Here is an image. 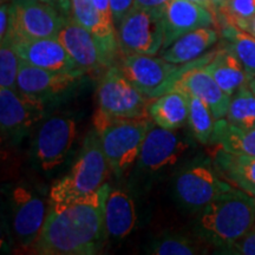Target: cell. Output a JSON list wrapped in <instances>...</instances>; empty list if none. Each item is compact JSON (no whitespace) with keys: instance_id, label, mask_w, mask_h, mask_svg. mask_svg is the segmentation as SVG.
Instances as JSON below:
<instances>
[{"instance_id":"obj_7","label":"cell","mask_w":255,"mask_h":255,"mask_svg":"<svg viewBox=\"0 0 255 255\" xmlns=\"http://www.w3.org/2000/svg\"><path fill=\"white\" fill-rule=\"evenodd\" d=\"M121 56H155L163 46L162 11L135 7L116 27Z\"/></svg>"},{"instance_id":"obj_16","label":"cell","mask_w":255,"mask_h":255,"mask_svg":"<svg viewBox=\"0 0 255 255\" xmlns=\"http://www.w3.org/2000/svg\"><path fill=\"white\" fill-rule=\"evenodd\" d=\"M189 148L175 130L154 127L146 133L138 156V165L148 171H158L173 165Z\"/></svg>"},{"instance_id":"obj_31","label":"cell","mask_w":255,"mask_h":255,"mask_svg":"<svg viewBox=\"0 0 255 255\" xmlns=\"http://www.w3.org/2000/svg\"><path fill=\"white\" fill-rule=\"evenodd\" d=\"M255 14V0H229L227 7L216 17V24L223 27L227 24H237Z\"/></svg>"},{"instance_id":"obj_25","label":"cell","mask_w":255,"mask_h":255,"mask_svg":"<svg viewBox=\"0 0 255 255\" xmlns=\"http://www.w3.org/2000/svg\"><path fill=\"white\" fill-rule=\"evenodd\" d=\"M234 154L255 156V129L244 130L226 119L216 121L210 142Z\"/></svg>"},{"instance_id":"obj_14","label":"cell","mask_w":255,"mask_h":255,"mask_svg":"<svg viewBox=\"0 0 255 255\" xmlns=\"http://www.w3.org/2000/svg\"><path fill=\"white\" fill-rule=\"evenodd\" d=\"M162 19L164 30L162 50L167 49L188 32L216 25L213 12L191 0H170L162 9Z\"/></svg>"},{"instance_id":"obj_37","label":"cell","mask_w":255,"mask_h":255,"mask_svg":"<svg viewBox=\"0 0 255 255\" xmlns=\"http://www.w3.org/2000/svg\"><path fill=\"white\" fill-rule=\"evenodd\" d=\"M94 4L98 12L107 19V20L113 21V15H111V8H110V0H94Z\"/></svg>"},{"instance_id":"obj_41","label":"cell","mask_w":255,"mask_h":255,"mask_svg":"<svg viewBox=\"0 0 255 255\" xmlns=\"http://www.w3.org/2000/svg\"><path fill=\"white\" fill-rule=\"evenodd\" d=\"M250 87H251V89H252V90H253V92L255 94V77L252 78L251 81H250Z\"/></svg>"},{"instance_id":"obj_30","label":"cell","mask_w":255,"mask_h":255,"mask_svg":"<svg viewBox=\"0 0 255 255\" xmlns=\"http://www.w3.org/2000/svg\"><path fill=\"white\" fill-rule=\"evenodd\" d=\"M20 58L15 52L13 39L5 37L0 44V88L17 89Z\"/></svg>"},{"instance_id":"obj_12","label":"cell","mask_w":255,"mask_h":255,"mask_svg":"<svg viewBox=\"0 0 255 255\" xmlns=\"http://www.w3.org/2000/svg\"><path fill=\"white\" fill-rule=\"evenodd\" d=\"M46 203L27 188L18 186L12 193V229L23 248H32L45 223Z\"/></svg>"},{"instance_id":"obj_35","label":"cell","mask_w":255,"mask_h":255,"mask_svg":"<svg viewBox=\"0 0 255 255\" xmlns=\"http://www.w3.org/2000/svg\"><path fill=\"white\" fill-rule=\"evenodd\" d=\"M170 0H135V7L162 11Z\"/></svg>"},{"instance_id":"obj_19","label":"cell","mask_w":255,"mask_h":255,"mask_svg":"<svg viewBox=\"0 0 255 255\" xmlns=\"http://www.w3.org/2000/svg\"><path fill=\"white\" fill-rule=\"evenodd\" d=\"M175 90H183L207 104L216 121L227 116L232 96L226 94L205 66L191 69L182 76Z\"/></svg>"},{"instance_id":"obj_17","label":"cell","mask_w":255,"mask_h":255,"mask_svg":"<svg viewBox=\"0 0 255 255\" xmlns=\"http://www.w3.org/2000/svg\"><path fill=\"white\" fill-rule=\"evenodd\" d=\"M13 46L19 58L38 68L84 73L57 38L13 39Z\"/></svg>"},{"instance_id":"obj_9","label":"cell","mask_w":255,"mask_h":255,"mask_svg":"<svg viewBox=\"0 0 255 255\" xmlns=\"http://www.w3.org/2000/svg\"><path fill=\"white\" fill-rule=\"evenodd\" d=\"M233 188L209 161L194 162L183 168L175 180L177 199L190 208H203Z\"/></svg>"},{"instance_id":"obj_22","label":"cell","mask_w":255,"mask_h":255,"mask_svg":"<svg viewBox=\"0 0 255 255\" xmlns=\"http://www.w3.org/2000/svg\"><path fill=\"white\" fill-rule=\"evenodd\" d=\"M104 219L108 238L115 240L127 238L136 225V209L131 196L122 189L110 188L105 201Z\"/></svg>"},{"instance_id":"obj_20","label":"cell","mask_w":255,"mask_h":255,"mask_svg":"<svg viewBox=\"0 0 255 255\" xmlns=\"http://www.w3.org/2000/svg\"><path fill=\"white\" fill-rule=\"evenodd\" d=\"M213 165L223 180L255 197V156L234 154L218 146Z\"/></svg>"},{"instance_id":"obj_27","label":"cell","mask_w":255,"mask_h":255,"mask_svg":"<svg viewBox=\"0 0 255 255\" xmlns=\"http://www.w3.org/2000/svg\"><path fill=\"white\" fill-rule=\"evenodd\" d=\"M222 38L239 57L251 79L255 77V38L234 24H227L221 30Z\"/></svg>"},{"instance_id":"obj_11","label":"cell","mask_w":255,"mask_h":255,"mask_svg":"<svg viewBox=\"0 0 255 255\" xmlns=\"http://www.w3.org/2000/svg\"><path fill=\"white\" fill-rule=\"evenodd\" d=\"M77 135V126L71 117L57 115L41 124L33 142V156L43 170L60 165L71 150Z\"/></svg>"},{"instance_id":"obj_8","label":"cell","mask_w":255,"mask_h":255,"mask_svg":"<svg viewBox=\"0 0 255 255\" xmlns=\"http://www.w3.org/2000/svg\"><path fill=\"white\" fill-rule=\"evenodd\" d=\"M8 1L11 4L12 26L7 37L12 39L57 38L68 18L52 5L41 0Z\"/></svg>"},{"instance_id":"obj_34","label":"cell","mask_w":255,"mask_h":255,"mask_svg":"<svg viewBox=\"0 0 255 255\" xmlns=\"http://www.w3.org/2000/svg\"><path fill=\"white\" fill-rule=\"evenodd\" d=\"M12 26L11 4L8 0H1L0 6V39L7 37Z\"/></svg>"},{"instance_id":"obj_26","label":"cell","mask_w":255,"mask_h":255,"mask_svg":"<svg viewBox=\"0 0 255 255\" xmlns=\"http://www.w3.org/2000/svg\"><path fill=\"white\" fill-rule=\"evenodd\" d=\"M226 120L240 129H255V94L250 83L242 85L232 96Z\"/></svg>"},{"instance_id":"obj_2","label":"cell","mask_w":255,"mask_h":255,"mask_svg":"<svg viewBox=\"0 0 255 255\" xmlns=\"http://www.w3.org/2000/svg\"><path fill=\"white\" fill-rule=\"evenodd\" d=\"M255 225V197L233 188L203 207L196 229L201 238L221 253L247 234Z\"/></svg>"},{"instance_id":"obj_38","label":"cell","mask_w":255,"mask_h":255,"mask_svg":"<svg viewBox=\"0 0 255 255\" xmlns=\"http://www.w3.org/2000/svg\"><path fill=\"white\" fill-rule=\"evenodd\" d=\"M235 25H237L240 30L247 32L248 34H251V36H253L255 38V14L252 15L251 18L239 21V23Z\"/></svg>"},{"instance_id":"obj_36","label":"cell","mask_w":255,"mask_h":255,"mask_svg":"<svg viewBox=\"0 0 255 255\" xmlns=\"http://www.w3.org/2000/svg\"><path fill=\"white\" fill-rule=\"evenodd\" d=\"M41 1H45L47 4L52 5L65 17H71L72 15L71 0H41Z\"/></svg>"},{"instance_id":"obj_33","label":"cell","mask_w":255,"mask_h":255,"mask_svg":"<svg viewBox=\"0 0 255 255\" xmlns=\"http://www.w3.org/2000/svg\"><path fill=\"white\" fill-rule=\"evenodd\" d=\"M133 5L135 0H110L111 15H113L115 27L119 26L124 17L131 11Z\"/></svg>"},{"instance_id":"obj_5","label":"cell","mask_w":255,"mask_h":255,"mask_svg":"<svg viewBox=\"0 0 255 255\" xmlns=\"http://www.w3.org/2000/svg\"><path fill=\"white\" fill-rule=\"evenodd\" d=\"M209 51L200 58L184 64H174L149 55L121 56L120 69L135 87L150 100L173 91L178 81L191 69L206 66L215 55Z\"/></svg>"},{"instance_id":"obj_13","label":"cell","mask_w":255,"mask_h":255,"mask_svg":"<svg viewBox=\"0 0 255 255\" xmlns=\"http://www.w3.org/2000/svg\"><path fill=\"white\" fill-rule=\"evenodd\" d=\"M84 73L53 71L20 59L17 77V90L31 97L49 102L62 95L79 81Z\"/></svg>"},{"instance_id":"obj_40","label":"cell","mask_w":255,"mask_h":255,"mask_svg":"<svg viewBox=\"0 0 255 255\" xmlns=\"http://www.w3.org/2000/svg\"><path fill=\"white\" fill-rule=\"evenodd\" d=\"M191 1H195V2H197V4L205 6L206 8H208L209 11H212L213 14H214V7H213L212 0H191Z\"/></svg>"},{"instance_id":"obj_28","label":"cell","mask_w":255,"mask_h":255,"mask_svg":"<svg viewBox=\"0 0 255 255\" xmlns=\"http://www.w3.org/2000/svg\"><path fill=\"white\" fill-rule=\"evenodd\" d=\"M214 116L206 103L196 96L189 94L188 126L194 138L201 144H208L214 131Z\"/></svg>"},{"instance_id":"obj_23","label":"cell","mask_w":255,"mask_h":255,"mask_svg":"<svg viewBox=\"0 0 255 255\" xmlns=\"http://www.w3.org/2000/svg\"><path fill=\"white\" fill-rule=\"evenodd\" d=\"M219 40L218 31L212 27H201L184 34L159 51V57L174 64H184L203 56Z\"/></svg>"},{"instance_id":"obj_4","label":"cell","mask_w":255,"mask_h":255,"mask_svg":"<svg viewBox=\"0 0 255 255\" xmlns=\"http://www.w3.org/2000/svg\"><path fill=\"white\" fill-rule=\"evenodd\" d=\"M109 170L98 133L91 130L85 136L81 154L70 173L51 187L49 203H64L90 195L105 183Z\"/></svg>"},{"instance_id":"obj_1","label":"cell","mask_w":255,"mask_h":255,"mask_svg":"<svg viewBox=\"0 0 255 255\" xmlns=\"http://www.w3.org/2000/svg\"><path fill=\"white\" fill-rule=\"evenodd\" d=\"M110 186L104 183L90 195L64 203H49L43 231L32 250L41 255H94L103 247L105 201Z\"/></svg>"},{"instance_id":"obj_29","label":"cell","mask_w":255,"mask_h":255,"mask_svg":"<svg viewBox=\"0 0 255 255\" xmlns=\"http://www.w3.org/2000/svg\"><path fill=\"white\" fill-rule=\"evenodd\" d=\"M200 250V245L187 235L168 233L151 242L148 253L154 255H194L199 254Z\"/></svg>"},{"instance_id":"obj_3","label":"cell","mask_w":255,"mask_h":255,"mask_svg":"<svg viewBox=\"0 0 255 255\" xmlns=\"http://www.w3.org/2000/svg\"><path fill=\"white\" fill-rule=\"evenodd\" d=\"M155 126L146 119H111L100 110L94 116V127L98 133L102 149L116 176H123L138 159L146 133Z\"/></svg>"},{"instance_id":"obj_21","label":"cell","mask_w":255,"mask_h":255,"mask_svg":"<svg viewBox=\"0 0 255 255\" xmlns=\"http://www.w3.org/2000/svg\"><path fill=\"white\" fill-rule=\"evenodd\" d=\"M205 68L229 96L234 95L242 85L251 81L244 64L225 41L223 45L216 49L214 57Z\"/></svg>"},{"instance_id":"obj_18","label":"cell","mask_w":255,"mask_h":255,"mask_svg":"<svg viewBox=\"0 0 255 255\" xmlns=\"http://www.w3.org/2000/svg\"><path fill=\"white\" fill-rule=\"evenodd\" d=\"M72 17L83 25L97 41L107 65H116L121 56L117 43L116 27L113 21L107 20L96 8L94 0H71Z\"/></svg>"},{"instance_id":"obj_32","label":"cell","mask_w":255,"mask_h":255,"mask_svg":"<svg viewBox=\"0 0 255 255\" xmlns=\"http://www.w3.org/2000/svg\"><path fill=\"white\" fill-rule=\"evenodd\" d=\"M223 254L255 255V225L245 237L222 252Z\"/></svg>"},{"instance_id":"obj_39","label":"cell","mask_w":255,"mask_h":255,"mask_svg":"<svg viewBox=\"0 0 255 255\" xmlns=\"http://www.w3.org/2000/svg\"><path fill=\"white\" fill-rule=\"evenodd\" d=\"M229 0H212V4L213 7H214V15L215 19L218 15H220L225 11L226 7H227Z\"/></svg>"},{"instance_id":"obj_15","label":"cell","mask_w":255,"mask_h":255,"mask_svg":"<svg viewBox=\"0 0 255 255\" xmlns=\"http://www.w3.org/2000/svg\"><path fill=\"white\" fill-rule=\"evenodd\" d=\"M57 39L84 73H101L109 68L94 36L72 15L66 18Z\"/></svg>"},{"instance_id":"obj_6","label":"cell","mask_w":255,"mask_h":255,"mask_svg":"<svg viewBox=\"0 0 255 255\" xmlns=\"http://www.w3.org/2000/svg\"><path fill=\"white\" fill-rule=\"evenodd\" d=\"M97 102V110L111 119H146L151 100L124 76L119 65H113L102 75Z\"/></svg>"},{"instance_id":"obj_10","label":"cell","mask_w":255,"mask_h":255,"mask_svg":"<svg viewBox=\"0 0 255 255\" xmlns=\"http://www.w3.org/2000/svg\"><path fill=\"white\" fill-rule=\"evenodd\" d=\"M46 102L21 94L17 89L0 88L1 135L18 143L43 119Z\"/></svg>"},{"instance_id":"obj_24","label":"cell","mask_w":255,"mask_h":255,"mask_svg":"<svg viewBox=\"0 0 255 255\" xmlns=\"http://www.w3.org/2000/svg\"><path fill=\"white\" fill-rule=\"evenodd\" d=\"M149 117L156 126L168 130H177L188 123L189 94L173 90L151 100L148 108Z\"/></svg>"}]
</instances>
